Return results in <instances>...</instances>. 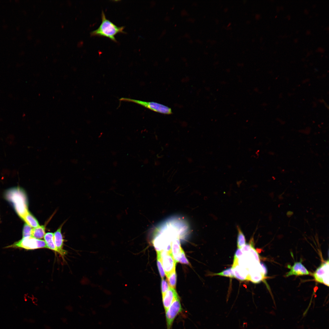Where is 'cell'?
I'll return each instance as SVG.
<instances>
[{"label":"cell","instance_id":"25","mask_svg":"<svg viewBox=\"0 0 329 329\" xmlns=\"http://www.w3.org/2000/svg\"><path fill=\"white\" fill-rule=\"evenodd\" d=\"M243 253L241 249L238 248L235 253L234 259H239L243 255Z\"/></svg>","mask_w":329,"mask_h":329},{"label":"cell","instance_id":"17","mask_svg":"<svg viewBox=\"0 0 329 329\" xmlns=\"http://www.w3.org/2000/svg\"><path fill=\"white\" fill-rule=\"evenodd\" d=\"M169 286L172 288H175L176 282V274L175 270L166 276Z\"/></svg>","mask_w":329,"mask_h":329},{"label":"cell","instance_id":"4","mask_svg":"<svg viewBox=\"0 0 329 329\" xmlns=\"http://www.w3.org/2000/svg\"><path fill=\"white\" fill-rule=\"evenodd\" d=\"M120 101L134 103L154 111L160 113L170 115L172 113V109L169 107L154 102H148L131 98L122 97Z\"/></svg>","mask_w":329,"mask_h":329},{"label":"cell","instance_id":"10","mask_svg":"<svg viewBox=\"0 0 329 329\" xmlns=\"http://www.w3.org/2000/svg\"><path fill=\"white\" fill-rule=\"evenodd\" d=\"M62 225L53 233V238L55 244L59 252V254L62 256H63L67 254V252L63 249L64 239L61 233Z\"/></svg>","mask_w":329,"mask_h":329},{"label":"cell","instance_id":"1","mask_svg":"<svg viewBox=\"0 0 329 329\" xmlns=\"http://www.w3.org/2000/svg\"><path fill=\"white\" fill-rule=\"evenodd\" d=\"M4 196L21 218L29 211L26 195L22 188L17 186L8 189L5 191Z\"/></svg>","mask_w":329,"mask_h":329},{"label":"cell","instance_id":"12","mask_svg":"<svg viewBox=\"0 0 329 329\" xmlns=\"http://www.w3.org/2000/svg\"><path fill=\"white\" fill-rule=\"evenodd\" d=\"M235 278L241 281L249 280V271L246 268L242 267L239 264L232 267Z\"/></svg>","mask_w":329,"mask_h":329},{"label":"cell","instance_id":"8","mask_svg":"<svg viewBox=\"0 0 329 329\" xmlns=\"http://www.w3.org/2000/svg\"><path fill=\"white\" fill-rule=\"evenodd\" d=\"M288 267L290 269V271L286 274V277L293 275L301 276L309 274V272L302 264L301 262H295L291 266L288 265Z\"/></svg>","mask_w":329,"mask_h":329},{"label":"cell","instance_id":"5","mask_svg":"<svg viewBox=\"0 0 329 329\" xmlns=\"http://www.w3.org/2000/svg\"><path fill=\"white\" fill-rule=\"evenodd\" d=\"M183 310L179 297L172 303L165 312L166 329H171L176 317Z\"/></svg>","mask_w":329,"mask_h":329},{"label":"cell","instance_id":"26","mask_svg":"<svg viewBox=\"0 0 329 329\" xmlns=\"http://www.w3.org/2000/svg\"><path fill=\"white\" fill-rule=\"evenodd\" d=\"M260 263L263 269L265 275H266L267 273V269L266 266L263 263L260 262Z\"/></svg>","mask_w":329,"mask_h":329},{"label":"cell","instance_id":"15","mask_svg":"<svg viewBox=\"0 0 329 329\" xmlns=\"http://www.w3.org/2000/svg\"><path fill=\"white\" fill-rule=\"evenodd\" d=\"M45 227L44 225H40L37 227L32 228L31 236L37 239L43 238L45 234Z\"/></svg>","mask_w":329,"mask_h":329},{"label":"cell","instance_id":"2","mask_svg":"<svg viewBox=\"0 0 329 329\" xmlns=\"http://www.w3.org/2000/svg\"><path fill=\"white\" fill-rule=\"evenodd\" d=\"M101 23L98 28L90 33L91 36L106 37L115 42H117L115 37L118 34L126 33L124 26L118 27L107 19L103 11L101 14Z\"/></svg>","mask_w":329,"mask_h":329},{"label":"cell","instance_id":"23","mask_svg":"<svg viewBox=\"0 0 329 329\" xmlns=\"http://www.w3.org/2000/svg\"><path fill=\"white\" fill-rule=\"evenodd\" d=\"M250 253L254 258L255 260L258 262L260 263V258L256 250L253 246L249 250Z\"/></svg>","mask_w":329,"mask_h":329},{"label":"cell","instance_id":"3","mask_svg":"<svg viewBox=\"0 0 329 329\" xmlns=\"http://www.w3.org/2000/svg\"><path fill=\"white\" fill-rule=\"evenodd\" d=\"M5 248L33 250L40 248H47V247L44 240L41 239H37L32 236H29L23 238L21 239L10 245L6 246Z\"/></svg>","mask_w":329,"mask_h":329},{"label":"cell","instance_id":"24","mask_svg":"<svg viewBox=\"0 0 329 329\" xmlns=\"http://www.w3.org/2000/svg\"><path fill=\"white\" fill-rule=\"evenodd\" d=\"M253 246V244L251 242L249 243L246 244L241 249L243 253H247L249 251L250 249Z\"/></svg>","mask_w":329,"mask_h":329},{"label":"cell","instance_id":"14","mask_svg":"<svg viewBox=\"0 0 329 329\" xmlns=\"http://www.w3.org/2000/svg\"><path fill=\"white\" fill-rule=\"evenodd\" d=\"M31 227L36 228L40 226L37 219L29 211L21 218Z\"/></svg>","mask_w":329,"mask_h":329},{"label":"cell","instance_id":"6","mask_svg":"<svg viewBox=\"0 0 329 329\" xmlns=\"http://www.w3.org/2000/svg\"><path fill=\"white\" fill-rule=\"evenodd\" d=\"M157 253L160 256L166 276L175 270L176 262L171 252L162 251Z\"/></svg>","mask_w":329,"mask_h":329},{"label":"cell","instance_id":"28","mask_svg":"<svg viewBox=\"0 0 329 329\" xmlns=\"http://www.w3.org/2000/svg\"><path fill=\"white\" fill-rule=\"evenodd\" d=\"M112 155H114L116 154V153L115 152H112Z\"/></svg>","mask_w":329,"mask_h":329},{"label":"cell","instance_id":"9","mask_svg":"<svg viewBox=\"0 0 329 329\" xmlns=\"http://www.w3.org/2000/svg\"><path fill=\"white\" fill-rule=\"evenodd\" d=\"M178 297V295L175 289L169 286L168 290L162 296L163 306L165 312L173 302Z\"/></svg>","mask_w":329,"mask_h":329},{"label":"cell","instance_id":"27","mask_svg":"<svg viewBox=\"0 0 329 329\" xmlns=\"http://www.w3.org/2000/svg\"><path fill=\"white\" fill-rule=\"evenodd\" d=\"M113 165L115 167L117 164V162L116 161H115L113 163Z\"/></svg>","mask_w":329,"mask_h":329},{"label":"cell","instance_id":"18","mask_svg":"<svg viewBox=\"0 0 329 329\" xmlns=\"http://www.w3.org/2000/svg\"><path fill=\"white\" fill-rule=\"evenodd\" d=\"M214 275L228 277L231 278H235L232 267L229 268L220 273L214 274Z\"/></svg>","mask_w":329,"mask_h":329},{"label":"cell","instance_id":"20","mask_svg":"<svg viewBox=\"0 0 329 329\" xmlns=\"http://www.w3.org/2000/svg\"><path fill=\"white\" fill-rule=\"evenodd\" d=\"M157 264L160 276L162 278L164 277L165 273L164 271L159 255L157 254Z\"/></svg>","mask_w":329,"mask_h":329},{"label":"cell","instance_id":"7","mask_svg":"<svg viewBox=\"0 0 329 329\" xmlns=\"http://www.w3.org/2000/svg\"><path fill=\"white\" fill-rule=\"evenodd\" d=\"M329 263L328 259L323 263L313 274L315 280L317 282L329 286Z\"/></svg>","mask_w":329,"mask_h":329},{"label":"cell","instance_id":"13","mask_svg":"<svg viewBox=\"0 0 329 329\" xmlns=\"http://www.w3.org/2000/svg\"><path fill=\"white\" fill-rule=\"evenodd\" d=\"M44 239L47 248L59 253V252L56 248L54 242L53 233L49 232L45 233Z\"/></svg>","mask_w":329,"mask_h":329},{"label":"cell","instance_id":"21","mask_svg":"<svg viewBox=\"0 0 329 329\" xmlns=\"http://www.w3.org/2000/svg\"><path fill=\"white\" fill-rule=\"evenodd\" d=\"M161 292L162 296L168 290L169 286L167 281L163 279H162L161 283Z\"/></svg>","mask_w":329,"mask_h":329},{"label":"cell","instance_id":"19","mask_svg":"<svg viewBox=\"0 0 329 329\" xmlns=\"http://www.w3.org/2000/svg\"><path fill=\"white\" fill-rule=\"evenodd\" d=\"M32 228L26 223L24 225L22 231L23 238L31 236Z\"/></svg>","mask_w":329,"mask_h":329},{"label":"cell","instance_id":"16","mask_svg":"<svg viewBox=\"0 0 329 329\" xmlns=\"http://www.w3.org/2000/svg\"><path fill=\"white\" fill-rule=\"evenodd\" d=\"M238 233L237 237V246L238 248L241 249L246 244L245 236L240 228L237 226Z\"/></svg>","mask_w":329,"mask_h":329},{"label":"cell","instance_id":"22","mask_svg":"<svg viewBox=\"0 0 329 329\" xmlns=\"http://www.w3.org/2000/svg\"><path fill=\"white\" fill-rule=\"evenodd\" d=\"M178 262L183 264L190 265V263L186 258L183 250L182 251Z\"/></svg>","mask_w":329,"mask_h":329},{"label":"cell","instance_id":"11","mask_svg":"<svg viewBox=\"0 0 329 329\" xmlns=\"http://www.w3.org/2000/svg\"><path fill=\"white\" fill-rule=\"evenodd\" d=\"M180 239L179 237L174 239L171 243L172 254L176 263L179 262L181 253L183 250L181 246Z\"/></svg>","mask_w":329,"mask_h":329}]
</instances>
